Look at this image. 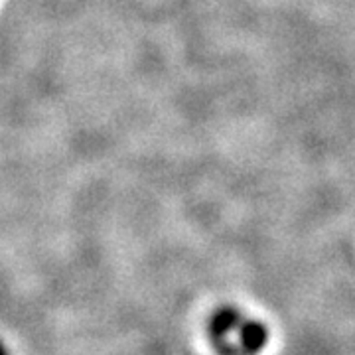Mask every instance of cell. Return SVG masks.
I'll use <instances>...</instances> for the list:
<instances>
[{"mask_svg": "<svg viewBox=\"0 0 355 355\" xmlns=\"http://www.w3.org/2000/svg\"><path fill=\"white\" fill-rule=\"evenodd\" d=\"M209 338L221 355H257L268 342V331L239 310L221 308L209 322Z\"/></svg>", "mask_w": 355, "mask_h": 355, "instance_id": "cell-1", "label": "cell"}]
</instances>
